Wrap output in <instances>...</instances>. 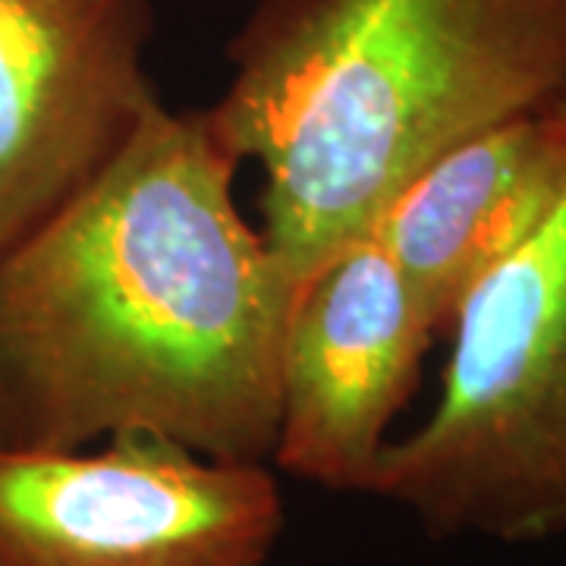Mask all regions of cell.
<instances>
[{
    "label": "cell",
    "mask_w": 566,
    "mask_h": 566,
    "mask_svg": "<svg viewBox=\"0 0 566 566\" xmlns=\"http://www.w3.org/2000/svg\"><path fill=\"white\" fill-rule=\"evenodd\" d=\"M208 107L161 104L0 255V444L155 434L271 463L296 283L245 221Z\"/></svg>",
    "instance_id": "1"
},
{
    "label": "cell",
    "mask_w": 566,
    "mask_h": 566,
    "mask_svg": "<svg viewBox=\"0 0 566 566\" xmlns=\"http://www.w3.org/2000/svg\"><path fill=\"white\" fill-rule=\"evenodd\" d=\"M208 114L300 283L447 148L566 92V0H255Z\"/></svg>",
    "instance_id": "2"
},
{
    "label": "cell",
    "mask_w": 566,
    "mask_h": 566,
    "mask_svg": "<svg viewBox=\"0 0 566 566\" xmlns=\"http://www.w3.org/2000/svg\"><path fill=\"white\" fill-rule=\"evenodd\" d=\"M450 331L441 400L385 447L371 494L434 538L566 535V196L472 286Z\"/></svg>",
    "instance_id": "3"
},
{
    "label": "cell",
    "mask_w": 566,
    "mask_h": 566,
    "mask_svg": "<svg viewBox=\"0 0 566 566\" xmlns=\"http://www.w3.org/2000/svg\"><path fill=\"white\" fill-rule=\"evenodd\" d=\"M283 526L271 463L155 434L0 444V566H271Z\"/></svg>",
    "instance_id": "4"
},
{
    "label": "cell",
    "mask_w": 566,
    "mask_h": 566,
    "mask_svg": "<svg viewBox=\"0 0 566 566\" xmlns=\"http://www.w3.org/2000/svg\"><path fill=\"white\" fill-rule=\"evenodd\" d=\"M151 35V0H0V255L161 107Z\"/></svg>",
    "instance_id": "5"
},
{
    "label": "cell",
    "mask_w": 566,
    "mask_h": 566,
    "mask_svg": "<svg viewBox=\"0 0 566 566\" xmlns=\"http://www.w3.org/2000/svg\"><path fill=\"white\" fill-rule=\"evenodd\" d=\"M434 334L375 233L312 271L283 327L271 465L327 491L371 494Z\"/></svg>",
    "instance_id": "6"
},
{
    "label": "cell",
    "mask_w": 566,
    "mask_h": 566,
    "mask_svg": "<svg viewBox=\"0 0 566 566\" xmlns=\"http://www.w3.org/2000/svg\"><path fill=\"white\" fill-rule=\"evenodd\" d=\"M566 196V92L488 126L424 167L375 237L434 331Z\"/></svg>",
    "instance_id": "7"
}]
</instances>
